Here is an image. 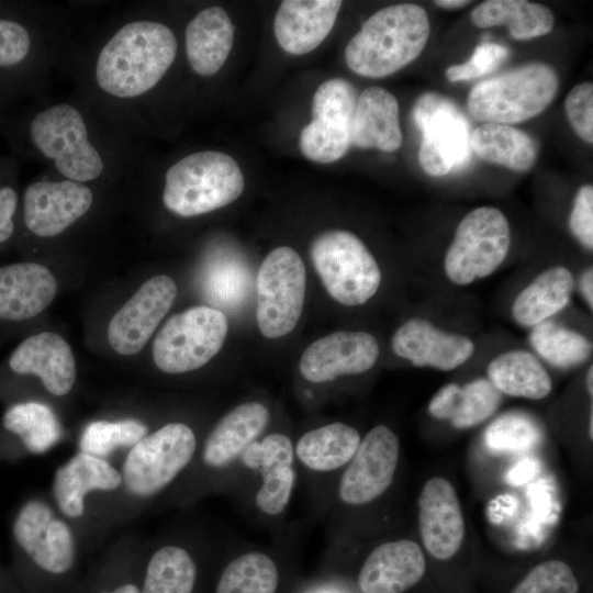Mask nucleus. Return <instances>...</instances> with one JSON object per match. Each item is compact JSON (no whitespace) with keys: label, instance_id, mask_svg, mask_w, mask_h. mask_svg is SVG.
Wrapping results in <instances>:
<instances>
[{"label":"nucleus","instance_id":"nucleus-1","mask_svg":"<svg viewBox=\"0 0 593 593\" xmlns=\"http://www.w3.org/2000/svg\"><path fill=\"white\" fill-rule=\"evenodd\" d=\"M174 32L155 21L123 25L103 46L96 64L98 86L115 98H135L154 88L177 54Z\"/></svg>","mask_w":593,"mask_h":593},{"label":"nucleus","instance_id":"nucleus-2","mask_svg":"<svg viewBox=\"0 0 593 593\" xmlns=\"http://www.w3.org/2000/svg\"><path fill=\"white\" fill-rule=\"evenodd\" d=\"M429 34L424 8L414 3L389 5L373 13L349 40L345 60L357 75L387 77L416 59Z\"/></svg>","mask_w":593,"mask_h":593},{"label":"nucleus","instance_id":"nucleus-3","mask_svg":"<svg viewBox=\"0 0 593 593\" xmlns=\"http://www.w3.org/2000/svg\"><path fill=\"white\" fill-rule=\"evenodd\" d=\"M558 89L559 77L550 65L528 63L475 83L467 110L483 123L516 124L544 112Z\"/></svg>","mask_w":593,"mask_h":593},{"label":"nucleus","instance_id":"nucleus-4","mask_svg":"<svg viewBox=\"0 0 593 593\" xmlns=\"http://www.w3.org/2000/svg\"><path fill=\"white\" fill-rule=\"evenodd\" d=\"M244 190V177L227 154L204 150L174 164L165 175V206L183 217L212 212L234 202Z\"/></svg>","mask_w":593,"mask_h":593},{"label":"nucleus","instance_id":"nucleus-5","mask_svg":"<svg viewBox=\"0 0 593 593\" xmlns=\"http://www.w3.org/2000/svg\"><path fill=\"white\" fill-rule=\"evenodd\" d=\"M310 255L328 294L344 305L366 303L380 287L378 262L351 232L329 230L318 234L311 244Z\"/></svg>","mask_w":593,"mask_h":593},{"label":"nucleus","instance_id":"nucleus-6","mask_svg":"<svg viewBox=\"0 0 593 593\" xmlns=\"http://www.w3.org/2000/svg\"><path fill=\"white\" fill-rule=\"evenodd\" d=\"M227 329L226 315L215 307L200 305L177 313L154 339V362L171 374L201 368L221 350Z\"/></svg>","mask_w":593,"mask_h":593},{"label":"nucleus","instance_id":"nucleus-7","mask_svg":"<svg viewBox=\"0 0 593 593\" xmlns=\"http://www.w3.org/2000/svg\"><path fill=\"white\" fill-rule=\"evenodd\" d=\"M511 245L506 216L494 206H479L463 216L447 249L444 268L448 279L467 286L493 273Z\"/></svg>","mask_w":593,"mask_h":593},{"label":"nucleus","instance_id":"nucleus-8","mask_svg":"<svg viewBox=\"0 0 593 593\" xmlns=\"http://www.w3.org/2000/svg\"><path fill=\"white\" fill-rule=\"evenodd\" d=\"M34 146L68 180L87 182L103 171V160L89 141L81 113L61 103L38 112L30 124Z\"/></svg>","mask_w":593,"mask_h":593},{"label":"nucleus","instance_id":"nucleus-9","mask_svg":"<svg viewBox=\"0 0 593 593\" xmlns=\"http://www.w3.org/2000/svg\"><path fill=\"white\" fill-rule=\"evenodd\" d=\"M412 114L422 136L419 165L427 175L440 177L467 166L472 152L470 124L451 100L426 92L416 100Z\"/></svg>","mask_w":593,"mask_h":593},{"label":"nucleus","instance_id":"nucleus-10","mask_svg":"<svg viewBox=\"0 0 593 593\" xmlns=\"http://www.w3.org/2000/svg\"><path fill=\"white\" fill-rule=\"evenodd\" d=\"M195 450L192 428L180 422L168 423L131 448L123 463L122 480L132 494L152 496L176 479Z\"/></svg>","mask_w":593,"mask_h":593},{"label":"nucleus","instance_id":"nucleus-11","mask_svg":"<svg viewBox=\"0 0 593 593\" xmlns=\"http://www.w3.org/2000/svg\"><path fill=\"white\" fill-rule=\"evenodd\" d=\"M306 275L300 255L291 247L272 249L257 276V324L267 338L289 334L303 310Z\"/></svg>","mask_w":593,"mask_h":593},{"label":"nucleus","instance_id":"nucleus-12","mask_svg":"<svg viewBox=\"0 0 593 593\" xmlns=\"http://www.w3.org/2000/svg\"><path fill=\"white\" fill-rule=\"evenodd\" d=\"M357 103L354 86L333 78L314 93L313 120L300 134V149L310 160L329 164L340 159L351 146V124Z\"/></svg>","mask_w":593,"mask_h":593},{"label":"nucleus","instance_id":"nucleus-13","mask_svg":"<svg viewBox=\"0 0 593 593\" xmlns=\"http://www.w3.org/2000/svg\"><path fill=\"white\" fill-rule=\"evenodd\" d=\"M257 478L253 505L265 518H280L287 512L296 485V461L292 439L270 433L254 441L238 463Z\"/></svg>","mask_w":593,"mask_h":593},{"label":"nucleus","instance_id":"nucleus-14","mask_svg":"<svg viewBox=\"0 0 593 593\" xmlns=\"http://www.w3.org/2000/svg\"><path fill=\"white\" fill-rule=\"evenodd\" d=\"M400 441L387 426L371 428L344 468L337 497L347 506L367 505L391 485L398 467Z\"/></svg>","mask_w":593,"mask_h":593},{"label":"nucleus","instance_id":"nucleus-15","mask_svg":"<svg viewBox=\"0 0 593 593\" xmlns=\"http://www.w3.org/2000/svg\"><path fill=\"white\" fill-rule=\"evenodd\" d=\"M176 295L177 286L169 276H155L144 282L110 320L108 340L111 347L124 356L141 351L170 310Z\"/></svg>","mask_w":593,"mask_h":593},{"label":"nucleus","instance_id":"nucleus-16","mask_svg":"<svg viewBox=\"0 0 593 593\" xmlns=\"http://www.w3.org/2000/svg\"><path fill=\"white\" fill-rule=\"evenodd\" d=\"M379 357L377 339L362 331H339L313 342L303 351L299 370L312 383L333 381L371 369Z\"/></svg>","mask_w":593,"mask_h":593},{"label":"nucleus","instance_id":"nucleus-17","mask_svg":"<svg viewBox=\"0 0 593 593\" xmlns=\"http://www.w3.org/2000/svg\"><path fill=\"white\" fill-rule=\"evenodd\" d=\"M92 201L91 190L80 182H33L23 194L25 226L38 237H54L83 216Z\"/></svg>","mask_w":593,"mask_h":593},{"label":"nucleus","instance_id":"nucleus-18","mask_svg":"<svg viewBox=\"0 0 593 593\" xmlns=\"http://www.w3.org/2000/svg\"><path fill=\"white\" fill-rule=\"evenodd\" d=\"M418 508L425 549L439 560L454 557L463 541L465 521L451 483L439 477L429 479L422 489Z\"/></svg>","mask_w":593,"mask_h":593},{"label":"nucleus","instance_id":"nucleus-19","mask_svg":"<svg viewBox=\"0 0 593 593\" xmlns=\"http://www.w3.org/2000/svg\"><path fill=\"white\" fill-rule=\"evenodd\" d=\"M391 345L399 357L412 365L443 371L461 366L474 351L470 338L444 332L417 317L406 321L395 331Z\"/></svg>","mask_w":593,"mask_h":593},{"label":"nucleus","instance_id":"nucleus-20","mask_svg":"<svg viewBox=\"0 0 593 593\" xmlns=\"http://www.w3.org/2000/svg\"><path fill=\"white\" fill-rule=\"evenodd\" d=\"M19 376H35L52 394H67L76 380V361L68 343L58 334L41 332L22 340L8 359Z\"/></svg>","mask_w":593,"mask_h":593},{"label":"nucleus","instance_id":"nucleus-21","mask_svg":"<svg viewBox=\"0 0 593 593\" xmlns=\"http://www.w3.org/2000/svg\"><path fill=\"white\" fill-rule=\"evenodd\" d=\"M270 419L268 407L250 401L227 412L208 435L202 448V461L211 470L235 467L244 451L262 436Z\"/></svg>","mask_w":593,"mask_h":593},{"label":"nucleus","instance_id":"nucleus-22","mask_svg":"<svg viewBox=\"0 0 593 593\" xmlns=\"http://www.w3.org/2000/svg\"><path fill=\"white\" fill-rule=\"evenodd\" d=\"M425 557L412 540L400 539L377 546L358 574L361 593H403L424 575Z\"/></svg>","mask_w":593,"mask_h":593},{"label":"nucleus","instance_id":"nucleus-23","mask_svg":"<svg viewBox=\"0 0 593 593\" xmlns=\"http://www.w3.org/2000/svg\"><path fill=\"white\" fill-rule=\"evenodd\" d=\"M57 282L43 265L32 261L0 267V322H24L42 313L54 300Z\"/></svg>","mask_w":593,"mask_h":593},{"label":"nucleus","instance_id":"nucleus-24","mask_svg":"<svg viewBox=\"0 0 593 593\" xmlns=\"http://www.w3.org/2000/svg\"><path fill=\"white\" fill-rule=\"evenodd\" d=\"M339 0H284L275 16L273 31L278 44L292 55L316 48L333 29Z\"/></svg>","mask_w":593,"mask_h":593},{"label":"nucleus","instance_id":"nucleus-25","mask_svg":"<svg viewBox=\"0 0 593 593\" xmlns=\"http://www.w3.org/2000/svg\"><path fill=\"white\" fill-rule=\"evenodd\" d=\"M402 138L396 98L381 87L365 89L357 98L351 145L391 153L401 146Z\"/></svg>","mask_w":593,"mask_h":593},{"label":"nucleus","instance_id":"nucleus-26","mask_svg":"<svg viewBox=\"0 0 593 593\" xmlns=\"http://www.w3.org/2000/svg\"><path fill=\"white\" fill-rule=\"evenodd\" d=\"M121 482L122 475L104 458L80 451L57 469L53 492L64 515L79 517L83 514L88 492L112 491Z\"/></svg>","mask_w":593,"mask_h":593},{"label":"nucleus","instance_id":"nucleus-27","mask_svg":"<svg viewBox=\"0 0 593 593\" xmlns=\"http://www.w3.org/2000/svg\"><path fill=\"white\" fill-rule=\"evenodd\" d=\"M233 41V23L224 9L210 7L200 11L186 29V53L193 71L200 76L216 74L231 53Z\"/></svg>","mask_w":593,"mask_h":593},{"label":"nucleus","instance_id":"nucleus-28","mask_svg":"<svg viewBox=\"0 0 593 593\" xmlns=\"http://www.w3.org/2000/svg\"><path fill=\"white\" fill-rule=\"evenodd\" d=\"M361 437L356 428L334 422L305 432L293 444L295 461L315 474L345 468L356 454Z\"/></svg>","mask_w":593,"mask_h":593},{"label":"nucleus","instance_id":"nucleus-29","mask_svg":"<svg viewBox=\"0 0 593 593\" xmlns=\"http://www.w3.org/2000/svg\"><path fill=\"white\" fill-rule=\"evenodd\" d=\"M501 400V392L490 380L479 378L463 387L448 383L440 388L430 400L428 412L456 428H469L492 416Z\"/></svg>","mask_w":593,"mask_h":593},{"label":"nucleus","instance_id":"nucleus-30","mask_svg":"<svg viewBox=\"0 0 593 593\" xmlns=\"http://www.w3.org/2000/svg\"><path fill=\"white\" fill-rule=\"evenodd\" d=\"M574 287L572 272L563 266H555L540 272L515 298L512 313L525 327L536 326L564 309Z\"/></svg>","mask_w":593,"mask_h":593},{"label":"nucleus","instance_id":"nucleus-31","mask_svg":"<svg viewBox=\"0 0 593 593\" xmlns=\"http://www.w3.org/2000/svg\"><path fill=\"white\" fill-rule=\"evenodd\" d=\"M471 150L481 159L514 171H527L536 163L537 143L512 125L483 123L470 137Z\"/></svg>","mask_w":593,"mask_h":593},{"label":"nucleus","instance_id":"nucleus-32","mask_svg":"<svg viewBox=\"0 0 593 593\" xmlns=\"http://www.w3.org/2000/svg\"><path fill=\"white\" fill-rule=\"evenodd\" d=\"M472 23L481 29L505 25L514 40L527 41L544 36L555 25L552 11L526 0H488L471 12Z\"/></svg>","mask_w":593,"mask_h":593},{"label":"nucleus","instance_id":"nucleus-33","mask_svg":"<svg viewBox=\"0 0 593 593\" xmlns=\"http://www.w3.org/2000/svg\"><path fill=\"white\" fill-rule=\"evenodd\" d=\"M488 376L501 393L511 396L540 400L552 389L551 379L539 360L522 349L508 350L492 359Z\"/></svg>","mask_w":593,"mask_h":593},{"label":"nucleus","instance_id":"nucleus-34","mask_svg":"<svg viewBox=\"0 0 593 593\" xmlns=\"http://www.w3.org/2000/svg\"><path fill=\"white\" fill-rule=\"evenodd\" d=\"M3 428L20 438L31 454H44L61 437L60 424L44 403L27 401L10 405L2 416Z\"/></svg>","mask_w":593,"mask_h":593},{"label":"nucleus","instance_id":"nucleus-35","mask_svg":"<svg viewBox=\"0 0 593 593\" xmlns=\"http://www.w3.org/2000/svg\"><path fill=\"white\" fill-rule=\"evenodd\" d=\"M279 568L270 553L250 549L236 555L223 569L215 593H276Z\"/></svg>","mask_w":593,"mask_h":593},{"label":"nucleus","instance_id":"nucleus-36","mask_svg":"<svg viewBox=\"0 0 593 593\" xmlns=\"http://www.w3.org/2000/svg\"><path fill=\"white\" fill-rule=\"evenodd\" d=\"M197 564L191 553L176 545H166L150 557L141 593H192Z\"/></svg>","mask_w":593,"mask_h":593},{"label":"nucleus","instance_id":"nucleus-37","mask_svg":"<svg viewBox=\"0 0 593 593\" xmlns=\"http://www.w3.org/2000/svg\"><path fill=\"white\" fill-rule=\"evenodd\" d=\"M529 342L539 356L559 368L582 363L592 353V343L584 335L551 321L534 326Z\"/></svg>","mask_w":593,"mask_h":593},{"label":"nucleus","instance_id":"nucleus-38","mask_svg":"<svg viewBox=\"0 0 593 593\" xmlns=\"http://www.w3.org/2000/svg\"><path fill=\"white\" fill-rule=\"evenodd\" d=\"M22 551L46 572H67L76 558L75 539L68 525L57 518L51 523Z\"/></svg>","mask_w":593,"mask_h":593},{"label":"nucleus","instance_id":"nucleus-39","mask_svg":"<svg viewBox=\"0 0 593 593\" xmlns=\"http://www.w3.org/2000/svg\"><path fill=\"white\" fill-rule=\"evenodd\" d=\"M147 435V427L136 419L96 421L82 432L81 452L104 458L120 447H133Z\"/></svg>","mask_w":593,"mask_h":593},{"label":"nucleus","instance_id":"nucleus-40","mask_svg":"<svg viewBox=\"0 0 593 593\" xmlns=\"http://www.w3.org/2000/svg\"><path fill=\"white\" fill-rule=\"evenodd\" d=\"M541 438L536 422L519 412L504 413L484 432V443L493 451L518 452L535 447Z\"/></svg>","mask_w":593,"mask_h":593},{"label":"nucleus","instance_id":"nucleus-41","mask_svg":"<svg viewBox=\"0 0 593 593\" xmlns=\"http://www.w3.org/2000/svg\"><path fill=\"white\" fill-rule=\"evenodd\" d=\"M579 583L563 561L547 560L533 568L512 593H578Z\"/></svg>","mask_w":593,"mask_h":593},{"label":"nucleus","instance_id":"nucleus-42","mask_svg":"<svg viewBox=\"0 0 593 593\" xmlns=\"http://www.w3.org/2000/svg\"><path fill=\"white\" fill-rule=\"evenodd\" d=\"M246 268L237 262H226L208 271L204 290L216 305L234 307L243 300L247 289Z\"/></svg>","mask_w":593,"mask_h":593},{"label":"nucleus","instance_id":"nucleus-43","mask_svg":"<svg viewBox=\"0 0 593 593\" xmlns=\"http://www.w3.org/2000/svg\"><path fill=\"white\" fill-rule=\"evenodd\" d=\"M508 55L507 47L493 42H483L474 48L466 63L449 66L445 71L446 78L450 82L480 78L494 71Z\"/></svg>","mask_w":593,"mask_h":593},{"label":"nucleus","instance_id":"nucleus-44","mask_svg":"<svg viewBox=\"0 0 593 593\" xmlns=\"http://www.w3.org/2000/svg\"><path fill=\"white\" fill-rule=\"evenodd\" d=\"M564 110L575 134L584 142L593 143V85L574 86L564 100Z\"/></svg>","mask_w":593,"mask_h":593},{"label":"nucleus","instance_id":"nucleus-45","mask_svg":"<svg viewBox=\"0 0 593 593\" xmlns=\"http://www.w3.org/2000/svg\"><path fill=\"white\" fill-rule=\"evenodd\" d=\"M31 48L27 30L11 20H0V67L21 63Z\"/></svg>","mask_w":593,"mask_h":593},{"label":"nucleus","instance_id":"nucleus-46","mask_svg":"<svg viewBox=\"0 0 593 593\" xmlns=\"http://www.w3.org/2000/svg\"><path fill=\"white\" fill-rule=\"evenodd\" d=\"M573 236L588 249L593 248V187L579 188L569 217Z\"/></svg>","mask_w":593,"mask_h":593},{"label":"nucleus","instance_id":"nucleus-47","mask_svg":"<svg viewBox=\"0 0 593 593\" xmlns=\"http://www.w3.org/2000/svg\"><path fill=\"white\" fill-rule=\"evenodd\" d=\"M18 203V193L12 187H0V245L8 242L14 233Z\"/></svg>","mask_w":593,"mask_h":593},{"label":"nucleus","instance_id":"nucleus-48","mask_svg":"<svg viewBox=\"0 0 593 593\" xmlns=\"http://www.w3.org/2000/svg\"><path fill=\"white\" fill-rule=\"evenodd\" d=\"M580 290L584 300L592 309L593 307V270L592 268H588L582 273L580 278Z\"/></svg>","mask_w":593,"mask_h":593},{"label":"nucleus","instance_id":"nucleus-49","mask_svg":"<svg viewBox=\"0 0 593 593\" xmlns=\"http://www.w3.org/2000/svg\"><path fill=\"white\" fill-rule=\"evenodd\" d=\"M440 8L444 9H459L470 3V1L466 0H438L434 2Z\"/></svg>","mask_w":593,"mask_h":593},{"label":"nucleus","instance_id":"nucleus-50","mask_svg":"<svg viewBox=\"0 0 593 593\" xmlns=\"http://www.w3.org/2000/svg\"><path fill=\"white\" fill-rule=\"evenodd\" d=\"M107 593H141V590L135 584L125 583Z\"/></svg>","mask_w":593,"mask_h":593},{"label":"nucleus","instance_id":"nucleus-51","mask_svg":"<svg viewBox=\"0 0 593 593\" xmlns=\"http://www.w3.org/2000/svg\"><path fill=\"white\" fill-rule=\"evenodd\" d=\"M592 379H593V367L591 366L588 370V374H586V388H588V392L592 395L593 393V383H592Z\"/></svg>","mask_w":593,"mask_h":593},{"label":"nucleus","instance_id":"nucleus-52","mask_svg":"<svg viewBox=\"0 0 593 593\" xmlns=\"http://www.w3.org/2000/svg\"><path fill=\"white\" fill-rule=\"evenodd\" d=\"M592 424H593V416H592V413H591V416H590V437L592 438Z\"/></svg>","mask_w":593,"mask_h":593}]
</instances>
